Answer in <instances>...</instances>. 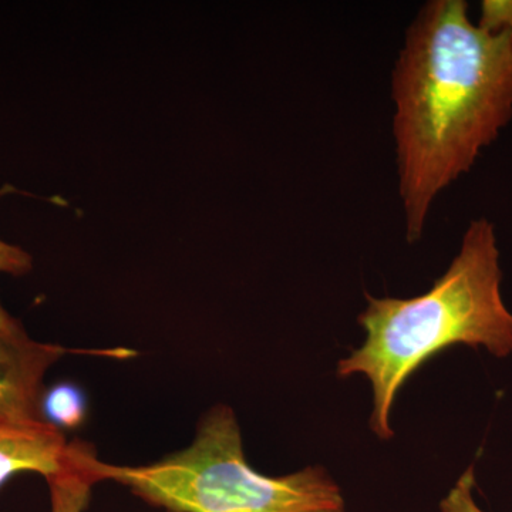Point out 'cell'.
I'll return each instance as SVG.
<instances>
[{
  "instance_id": "cell-1",
  "label": "cell",
  "mask_w": 512,
  "mask_h": 512,
  "mask_svg": "<svg viewBox=\"0 0 512 512\" xmlns=\"http://www.w3.org/2000/svg\"><path fill=\"white\" fill-rule=\"evenodd\" d=\"M399 192L410 244L441 191L468 173L512 120V39L431 0L407 29L392 76Z\"/></svg>"
},
{
  "instance_id": "cell-2",
  "label": "cell",
  "mask_w": 512,
  "mask_h": 512,
  "mask_svg": "<svg viewBox=\"0 0 512 512\" xmlns=\"http://www.w3.org/2000/svg\"><path fill=\"white\" fill-rule=\"evenodd\" d=\"M497 235L493 222L478 218L464 232L460 251L433 286L410 299L375 298L359 325L366 339L340 360L338 375L367 377L373 389L370 429L379 439L394 436L390 413L404 383L431 357L451 346L512 355V312L501 293Z\"/></svg>"
},
{
  "instance_id": "cell-3",
  "label": "cell",
  "mask_w": 512,
  "mask_h": 512,
  "mask_svg": "<svg viewBox=\"0 0 512 512\" xmlns=\"http://www.w3.org/2000/svg\"><path fill=\"white\" fill-rule=\"evenodd\" d=\"M70 443L74 461L94 484L114 481L167 512L345 511L342 491L325 468L268 477L249 466L228 406L211 409L190 447L147 466L104 463L92 444Z\"/></svg>"
},
{
  "instance_id": "cell-4",
  "label": "cell",
  "mask_w": 512,
  "mask_h": 512,
  "mask_svg": "<svg viewBox=\"0 0 512 512\" xmlns=\"http://www.w3.org/2000/svg\"><path fill=\"white\" fill-rule=\"evenodd\" d=\"M69 350L30 338H0V423L42 420L40 397L49 367Z\"/></svg>"
},
{
  "instance_id": "cell-5",
  "label": "cell",
  "mask_w": 512,
  "mask_h": 512,
  "mask_svg": "<svg viewBox=\"0 0 512 512\" xmlns=\"http://www.w3.org/2000/svg\"><path fill=\"white\" fill-rule=\"evenodd\" d=\"M70 463V441L43 420L0 423V488L22 473L55 476Z\"/></svg>"
},
{
  "instance_id": "cell-6",
  "label": "cell",
  "mask_w": 512,
  "mask_h": 512,
  "mask_svg": "<svg viewBox=\"0 0 512 512\" xmlns=\"http://www.w3.org/2000/svg\"><path fill=\"white\" fill-rule=\"evenodd\" d=\"M89 400L79 384L60 382L43 390L40 417L57 430H76L87 419Z\"/></svg>"
},
{
  "instance_id": "cell-7",
  "label": "cell",
  "mask_w": 512,
  "mask_h": 512,
  "mask_svg": "<svg viewBox=\"0 0 512 512\" xmlns=\"http://www.w3.org/2000/svg\"><path fill=\"white\" fill-rule=\"evenodd\" d=\"M50 490L52 512H84L89 507L94 485L90 477L77 466L70 444V463L60 473L46 478Z\"/></svg>"
},
{
  "instance_id": "cell-8",
  "label": "cell",
  "mask_w": 512,
  "mask_h": 512,
  "mask_svg": "<svg viewBox=\"0 0 512 512\" xmlns=\"http://www.w3.org/2000/svg\"><path fill=\"white\" fill-rule=\"evenodd\" d=\"M30 269H32V256L22 248L6 244L0 239V274L20 276L28 274ZM0 338L15 340V342L29 338L20 322L12 318L2 305H0Z\"/></svg>"
},
{
  "instance_id": "cell-9",
  "label": "cell",
  "mask_w": 512,
  "mask_h": 512,
  "mask_svg": "<svg viewBox=\"0 0 512 512\" xmlns=\"http://www.w3.org/2000/svg\"><path fill=\"white\" fill-rule=\"evenodd\" d=\"M476 488V471L474 464L461 474L450 493L441 501V512H485L474 498Z\"/></svg>"
},
{
  "instance_id": "cell-10",
  "label": "cell",
  "mask_w": 512,
  "mask_h": 512,
  "mask_svg": "<svg viewBox=\"0 0 512 512\" xmlns=\"http://www.w3.org/2000/svg\"><path fill=\"white\" fill-rule=\"evenodd\" d=\"M477 25L490 33H508L512 39V0H483Z\"/></svg>"
}]
</instances>
